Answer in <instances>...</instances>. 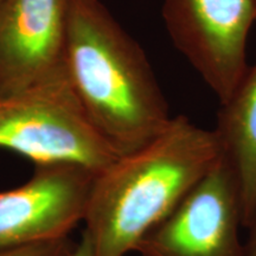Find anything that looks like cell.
<instances>
[{
    "label": "cell",
    "mask_w": 256,
    "mask_h": 256,
    "mask_svg": "<svg viewBox=\"0 0 256 256\" xmlns=\"http://www.w3.org/2000/svg\"><path fill=\"white\" fill-rule=\"evenodd\" d=\"M63 66L89 121L119 156L171 121L142 49L100 0H66Z\"/></svg>",
    "instance_id": "obj_1"
},
{
    "label": "cell",
    "mask_w": 256,
    "mask_h": 256,
    "mask_svg": "<svg viewBox=\"0 0 256 256\" xmlns=\"http://www.w3.org/2000/svg\"><path fill=\"white\" fill-rule=\"evenodd\" d=\"M220 156L214 130L172 118L136 151L92 179L84 232L94 256H126L200 183Z\"/></svg>",
    "instance_id": "obj_2"
},
{
    "label": "cell",
    "mask_w": 256,
    "mask_h": 256,
    "mask_svg": "<svg viewBox=\"0 0 256 256\" xmlns=\"http://www.w3.org/2000/svg\"><path fill=\"white\" fill-rule=\"evenodd\" d=\"M0 148L36 165H78L95 176L119 158L89 121L66 72L0 98Z\"/></svg>",
    "instance_id": "obj_3"
},
{
    "label": "cell",
    "mask_w": 256,
    "mask_h": 256,
    "mask_svg": "<svg viewBox=\"0 0 256 256\" xmlns=\"http://www.w3.org/2000/svg\"><path fill=\"white\" fill-rule=\"evenodd\" d=\"M162 16L176 48L226 102L248 70L256 0H162Z\"/></svg>",
    "instance_id": "obj_4"
},
{
    "label": "cell",
    "mask_w": 256,
    "mask_h": 256,
    "mask_svg": "<svg viewBox=\"0 0 256 256\" xmlns=\"http://www.w3.org/2000/svg\"><path fill=\"white\" fill-rule=\"evenodd\" d=\"M241 228L244 226L238 186L220 156L136 252L142 256H246Z\"/></svg>",
    "instance_id": "obj_5"
},
{
    "label": "cell",
    "mask_w": 256,
    "mask_h": 256,
    "mask_svg": "<svg viewBox=\"0 0 256 256\" xmlns=\"http://www.w3.org/2000/svg\"><path fill=\"white\" fill-rule=\"evenodd\" d=\"M94 177L78 165H36L26 183L0 192V252L68 238L83 222Z\"/></svg>",
    "instance_id": "obj_6"
},
{
    "label": "cell",
    "mask_w": 256,
    "mask_h": 256,
    "mask_svg": "<svg viewBox=\"0 0 256 256\" xmlns=\"http://www.w3.org/2000/svg\"><path fill=\"white\" fill-rule=\"evenodd\" d=\"M66 0H0V98L64 72Z\"/></svg>",
    "instance_id": "obj_7"
},
{
    "label": "cell",
    "mask_w": 256,
    "mask_h": 256,
    "mask_svg": "<svg viewBox=\"0 0 256 256\" xmlns=\"http://www.w3.org/2000/svg\"><path fill=\"white\" fill-rule=\"evenodd\" d=\"M212 130L220 156L235 176L243 226L249 229L256 216V64L247 70L232 95L220 104Z\"/></svg>",
    "instance_id": "obj_8"
},
{
    "label": "cell",
    "mask_w": 256,
    "mask_h": 256,
    "mask_svg": "<svg viewBox=\"0 0 256 256\" xmlns=\"http://www.w3.org/2000/svg\"><path fill=\"white\" fill-rule=\"evenodd\" d=\"M72 242L68 238L36 243L25 247L0 252V256H70Z\"/></svg>",
    "instance_id": "obj_9"
},
{
    "label": "cell",
    "mask_w": 256,
    "mask_h": 256,
    "mask_svg": "<svg viewBox=\"0 0 256 256\" xmlns=\"http://www.w3.org/2000/svg\"><path fill=\"white\" fill-rule=\"evenodd\" d=\"M70 256H94V252H92L90 240H89L88 235L84 232H82L81 240L74 246L72 252Z\"/></svg>",
    "instance_id": "obj_10"
},
{
    "label": "cell",
    "mask_w": 256,
    "mask_h": 256,
    "mask_svg": "<svg viewBox=\"0 0 256 256\" xmlns=\"http://www.w3.org/2000/svg\"><path fill=\"white\" fill-rule=\"evenodd\" d=\"M249 238L246 243V256H256V216L249 226Z\"/></svg>",
    "instance_id": "obj_11"
}]
</instances>
